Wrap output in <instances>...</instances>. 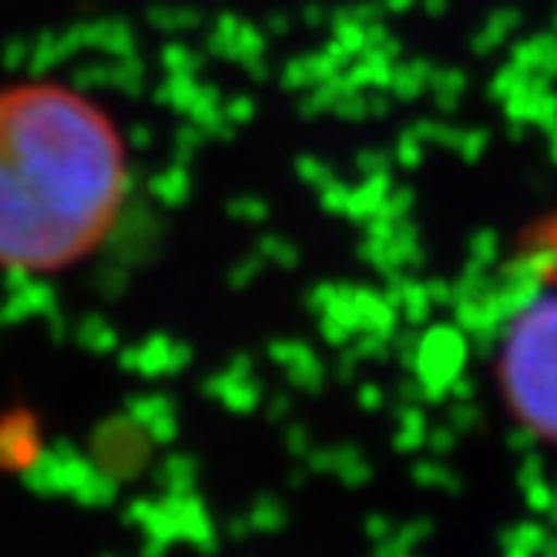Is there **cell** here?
<instances>
[{"label":"cell","instance_id":"obj_2","mask_svg":"<svg viewBox=\"0 0 557 557\" xmlns=\"http://www.w3.org/2000/svg\"><path fill=\"white\" fill-rule=\"evenodd\" d=\"M500 386L517 423L557 444V296L534 302L500 349Z\"/></svg>","mask_w":557,"mask_h":557},{"label":"cell","instance_id":"obj_1","mask_svg":"<svg viewBox=\"0 0 557 557\" xmlns=\"http://www.w3.org/2000/svg\"><path fill=\"white\" fill-rule=\"evenodd\" d=\"M128 154L111 117L61 85L0 88V269L61 272L125 209Z\"/></svg>","mask_w":557,"mask_h":557}]
</instances>
